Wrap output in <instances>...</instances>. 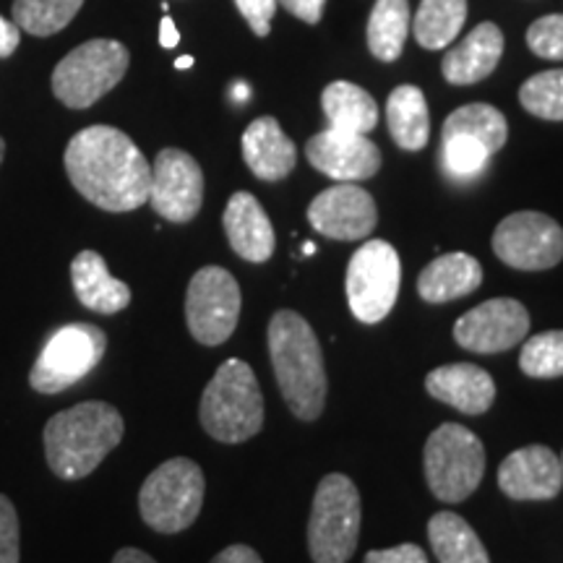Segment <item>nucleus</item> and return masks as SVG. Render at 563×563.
<instances>
[{
	"instance_id": "1",
	"label": "nucleus",
	"mask_w": 563,
	"mask_h": 563,
	"mask_svg": "<svg viewBox=\"0 0 563 563\" xmlns=\"http://www.w3.org/2000/svg\"><path fill=\"white\" fill-rule=\"evenodd\" d=\"M70 186L95 207L123 214L150 201L152 165L129 133L89 125L68 141L63 154Z\"/></svg>"
},
{
	"instance_id": "2",
	"label": "nucleus",
	"mask_w": 563,
	"mask_h": 563,
	"mask_svg": "<svg viewBox=\"0 0 563 563\" xmlns=\"http://www.w3.org/2000/svg\"><path fill=\"white\" fill-rule=\"evenodd\" d=\"M125 422L118 407L81 402L47 420L42 431L47 467L60 481H84L123 441Z\"/></svg>"
},
{
	"instance_id": "3",
	"label": "nucleus",
	"mask_w": 563,
	"mask_h": 563,
	"mask_svg": "<svg viewBox=\"0 0 563 563\" xmlns=\"http://www.w3.org/2000/svg\"><path fill=\"white\" fill-rule=\"evenodd\" d=\"M269 357L279 391L295 418L319 420L327 405V368L319 336L295 311H277L269 321Z\"/></svg>"
},
{
	"instance_id": "4",
	"label": "nucleus",
	"mask_w": 563,
	"mask_h": 563,
	"mask_svg": "<svg viewBox=\"0 0 563 563\" xmlns=\"http://www.w3.org/2000/svg\"><path fill=\"white\" fill-rule=\"evenodd\" d=\"M201 428L220 443H243L264 428V397L256 373L238 357L217 368L199 405Z\"/></svg>"
},
{
	"instance_id": "5",
	"label": "nucleus",
	"mask_w": 563,
	"mask_h": 563,
	"mask_svg": "<svg viewBox=\"0 0 563 563\" xmlns=\"http://www.w3.org/2000/svg\"><path fill=\"white\" fill-rule=\"evenodd\" d=\"M207 481L203 470L188 456L162 462L139 490L144 525L159 534H178L199 519Z\"/></svg>"
},
{
	"instance_id": "6",
	"label": "nucleus",
	"mask_w": 563,
	"mask_h": 563,
	"mask_svg": "<svg viewBox=\"0 0 563 563\" xmlns=\"http://www.w3.org/2000/svg\"><path fill=\"white\" fill-rule=\"evenodd\" d=\"M361 493L347 475L332 473L319 483L308 519L313 563H347L361 540Z\"/></svg>"
},
{
	"instance_id": "7",
	"label": "nucleus",
	"mask_w": 563,
	"mask_h": 563,
	"mask_svg": "<svg viewBox=\"0 0 563 563\" xmlns=\"http://www.w3.org/2000/svg\"><path fill=\"white\" fill-rule=\"evenodd\" d=\"M422 470L439 501L460 504L473 496L485 475L483 441L460 422H443L428 435Z\"/></svg>"
},
{
	"instance_id": "8",
	"label": "nucleus",
	"mask_w": 563,
	"mask_h": 563,
	"mask_svg": "<svg viewBox=\"0 0 563 563\" xmlns=\"http://www.w3.org/2000/svg\"><path fill=\"white\" fill-rule=\"evenodd\" d=\"M131 55L118 40H89L53 70V95L70 110H87L123 81Z\"/></svg>"
},
{
	"instance_id": "9",
	"label": "nucleus",
	"mask_w": 563,
	"mask_h": 563,
	"mask_svg": "<svg viewBox=\"0 0 563 563\" xmlns=\"http://www.w3.org/2000/svg\"><path fill=\"white\" fill-rule=\"evenodd\" d=\"M108 350V334L95 323H66L47 336L30 371V386L40 394H60L87 378Z\"/></svg>"
},
{
	"instance_id": "10",
	"label": "nucleus",
	"mask_w": 563,
	"mask_h": 563,
	"mask_svg": "<svg viewBox=\"0 0 563 563\" xmlns=\"http://www.w3.org/2000/svg\"><path fill=\"white\" fill-rule=\"evenodd\" d=\"M402 285V262L391 243L368 241L352 253L347 266V302L361 323H378L391 313Z\"/></svg>"
},
{
	"instance_id": "11",
	"label": "nucleus",
	"mask_w": 563,
	"mask_h": 563,
	"mask_svg": "<svg viewBox=\"0 0 563 563\" xmlns=\"http://www.w3.org/2000/svg\"><path fill=\"white\" fill-rule=\"evenodd\" d=\"M241 285L222 266H203L188 282L186 323L203 347H220L241 319Z\"/></svg>"
},
{
	"instance_id": "12",
	"label": "nucleus",
	"mask_w": 563,
	"mask_h": 563,
	"mask_svg": "<svg viewBox=\"0 0 563 563\" xmlns=\"http://www.w3.org/2000/svg\"><path fill=\"white\" fill-rule=\"evenodd\" d=\"M493 251L511 269H553L563 258V230L543 211H514L493 232Z\"/></svg>"
},
{
	"instance_id": "13",
	"label": "nucleus",
	"mask_w": 563,
	"mask_h": 563,
	"mask_svg": "<svg viewBox=\"0 0 563 563\" xmlns=\"http://www.w3.org/2000/svg\"><path fill=\"white\" fill-rule=\"evenodd\" d=\"M150 203L162 220L186 224L201 211L203 173L191 154L162 150L152 165Z\"/></svg>"
},
{
	"instance_id": "14",
	"label": "nucleus",
	"mask_w": 563,
	"mask_h": 563,
	"mask_svg": "<svg viewBox=\"0 0 563 563\" xmlns=\"http://www.w3.org/2000/svg\"><path fill=\"white\" fill-rule=\"evenodd\" d=\"M527 332H530V313L514 298L485 300L454 323L456 344L477 355H496L517 347L527 340Z\"/></svg>"
},
{
	"instance_id": "15",
	"label": "nucleus",
	"mask_w": 563,
	"mask_h": 563,
	"mask_svg": "<svg viewBox=\"0 0 563 563\" xmlns=\"http://www.w3.org/2000/svg\"><path fill=\"white\" fill-rule=\"evenodd\" d=\"M308 222L319 235L332 241H363L376 230L378 209L373 196L357 183H336L311 201Z\"/></svg>"
},
{
	"instance_id": "16",
	"label": "nucleus",
	"mask_w": 563,
	"mask_h": 563,
	"mask_svg": "<svg viewBox=\"0 0 563 563\" xmlns=\"http://www.w3.org/2000/svg\"><path fill=\"white\" fill-rule=\"evenodd\" d=\"M306 157L336 183H361L382 170V152L365 133L327 129L308 139Z\"/></svg>"
},
{
	"instance_id": "17",
	"label": "nucleus",
	"mask_w": 563,
	"mask_h": 563,
	"mask_svg": "<svg viewBox=\"0 0 563 563\" xmlns=\"http://www.w3.org/2000/svg\"><path fill=\"white\" fill-rule=\"evenodd\" d=\"M498 488L514 501H551L563 488L561 460L548 446H525L498 467Z\"/></svg>"
},
{
	"instance_id": "18",
	"label": "nucleus",
	"mask_w": 563,
	"mask_h": 563,
	"mask_svg": "<svg viewBox=\"0 0 563 563\" xmlns=\"http://www.w3.org/2000/svg\"><path fill=\"white\" fill-rule=\"evenodd\" d=\"M224 235H228L230 249L251 264L269 262L277 238L269 214H266L262 201L249 191H238L230 196L228 207L222 214Z\"/></svg>"
},
{
	"instance_id": "19",
	"label": "nucleus",
	"mask_w": 563,
	"mask_h": 563,
	"mask_svg": "<svg viewBox=\"0 0 563 563\" xmlns=\"http://www.w3.org/2000/svg\"><path fill=\"white\" fill-rule=\"evenodd\" d=\"M426 391L464 415H483L496 402V384L490 373L473 363L441 365L431 371L426 378Z\"/></svg>"
},
{
	"instance_id": "20",
	"label": "nucleus",
	"mask_w": 563,
	"mask_h": 563,
	"mask_svg": "<svg viewBox=\"0 0 563 563\" xmlns=\"http://www.w3.org/2000/svg\"><path fill=\"white\" fill-rule=\"evenodd\" d=\"M501 55L504 32L496 24H490V21H483L454 51L443 55L441 74L454 87H470V84L488 79L493 70H496L498 60H501Z\"/></svg>"
},
{
	"instance_id": "21",
	"label": "nucleus",
	"mask_w": 563,
	"mask_h": 563,
	"mask_svg": "<svg viewBox=\"0 0 563 563\" xmlns=\"http://www.w3.org/2000/svg\"><path fill=\"white\" fill-rule=\"evenodd\" d=\"M243 159L258 180L277 183L295 170L298 150L277 118H256L243 133Z\"/></svg>"
},
{
	"instance_id": "22",
	"label": "nucleus",
	"mask_w": 563,
	"mask_h": 563,
	"mask_svg": "<svg viewBox=\"0 0 563 563\" xmlns=\"http://www.w3.org/2000/svg\"><path fill=\"white\" fill-rule=\"evenodd\" d=\"M70 285L76 298L89 311L112 316L131 306V287L112 277L108 264L97 251L76 253L70 262Z\"/></svg>"
},
{
	"instance_id": "23",
	"label": "nucleus",
	"mask_w": 563,
	"mask_h": 563,
	"mask_svg": "<svg viewBox=\"0 0 563 563\" xmlns=\"http://www.w3.org/2000/svg\"><path fill=\"white\" fill-rule=\"evenodd\" d=\"M483 282V266L470 253H443L418 277V292L426 302H452L475 292Z\"/></svg>"
},
{
	"instance_id": "24",
	"label": "nucleus",
	"mask_w": 563,
	"mask_h": 563,
	"mask_svg": "<svg viewBox=\"0 0 563 563\" xmlns=\"http://www.w3.org/2000/svg\"><path fill=\"white\" fill-rule=\"evenodd\" d=\"M386 123L391 139L405 152H420L431 139V115L422 89L402 84L386 100Z\"/></svg>"
},
{
	"instance_id": "25",
	"label": "nucleus",
	"mask_w": 563,
	"mask_h": 563,
	"mask_svg": "<svg viewBox=\"0 0 563 563\" xmlns=\"http://www.w3.org/2000/svg\"><path fill=\"white\" fill-rule=\"evenodd\" d=\"M321 108L329 129L368 133L378 123V104L368 91L352 81H332L321 95Z\"/></svg>"
},
{
	"instance_id": "26",
	"label": "nucleus",
	"mask_w": 563,
	"mask_h": 563,
	"mask_svg": "<svg viewBox=\"0 0 563 563\" xmlns=\"http://www.w3.org/2000/svg\"><path fill=\"white\" fill-rule=\"evenodd\" d=\"M428 540L439 563H490L483 540L454 511L433 514L428 522Z\"/></svg>"
},
{
	"instance_id": "27",
	"label": "nucleus",
	"mask_w": 563,
	"mask_h": 563,
	"mask_svg": "<svg viewBox=\"0 0 563 563\" xmlns=\"http://www.w3.org/2000/svg\"><path fill=\"white\" fill-rule=\"evenodd\" d=\"M410 3L407 0H376L368 30V51L382 63H394L402 55L407 32H410Z\"/></svg>"
},
{
	"instance_id": "28",
	"label": "nucleus",
	"mask_w": 563,
	"mask_h": 563,
	"mask_svg": "<svg viewBox=\"0 0 563 563\" xmlns=\"http://www.w3.org/2000/svg\"><path fill=\"white\" fill-rule=\"evenodd\" d=\"M446 136H467L483 144L488 154L501 152L509 139V123H506L504 112L496 110L493 104L473 102L464 108L454 110L452 115L443 121L441 139Z\"/></svg>"
},
{
	"instance_id": "29",
	"label": "nucleus",
	"mask_w": 563,
	"mask_h": 563,
	"mask_svg": "<svg viewBox=\"0 0 563 563\" xmlns=\"http://www.w3.org/2000/svg\"><path fill=\"white\" fill-rule=\"evenodd\" d=\"M467 21V0H422L412 21L415 40L426 51H441L456 40Z\"/></svg>"
},
{
	"instance_id": "30",
	"label": "nucleus",
	"mask_w": 563,
	"mask_h": 563,
	"mask_svg": "<svg viewBox=\"0 0 563 563\" xmlns=\"http://www.w3.org/2000/svg\"><path fill=\"white\" fill-rule=\"evenodd\" d=\"M84 0H13L11 21L34 37H51L66 30Z\"/></svg>"
},
{
	"instance_id": "31",
	"label": "nucleus",
	"mask_w": 563,
	"mask_h": 563,
	"mask_svg": "<svg viewBox=\"0 0 563 563\" xmlns=\"http://www.w3.org/2000/svg\"><path fill=\"white\" fill-rule=\"evenodd\" d=\"M519 102L534 118L563 121V68L543 70L527 79L519 89Z\"/></svg>"
},
{
	"instance_id": "32",
	"label": "nucleus",
	"mask_w": 563,
	"mask_h": 563,
	"mask_svg": "<svg viewBox=\"0 0 563 563\" xmlns=\"http://www.w3.org/2000/svg\"><path fill=\"white\" fill-rule=\"evenodd\" d=\"M519 368L530 378L563 376V332H543L527 340L519 355Z\"/></svg>"
},
{
	"instance_id": "33",
	"label": "nucleus",
	"mask_w": 563,
	"mask_h": 563,
	"mask_svg": "<svg viewBox=\"0 0 563 563\" xmlns=\"http://www.w3.org/2000/svg\"><path fill=\"white\" fill-rule=\"evenodd\" d=\"M493 154H488L483 144L467 136H446L441 139V165L449 178L473 180L485 173Z\"/></svg>"
},
{
	"instance_id": "34",
	"label": "nucleus",
	"mask_w": 563,
	"mask_h": 563,
	"mask_svg": "<svg viewBox=\"0 0 563 563\" xmlns=\"http://www.w3.org/2000/svg\"><path fill=\"white\" fill-rule=\"evenodd\" d=\"M527 45L538 58L563 60V13L532 21L527 30Z\"/></svg>"
},
{
	"instance_id": "35",
	"label": "nucleus",
	"mask_w": 563,
	"mask_h": 563,
	"mask_svg": "<svg viewBox=\"0 0 563 563\" xmlns=\"http://www.w3.org/2000/svg\"><path fill=\"white\" fill-rule=\"evenodd\" d=\"M21 559V527L16 506L0 493V563H19Z\"/></svg>"
},
{
	"instance_id": "36",
	"label": "nucleus",
	"mask_w": 563,
	"mask_h": 563,
	"mask_svg": "<svg viewBox=\"0 0 563 563\" xmlns=\"http://www.w3.org/2000/svg\"><path fill=\"white\" fill-rule=\"evenodd\" d=\"M238 11L249 21L251 32L256 37H266L272 32V19L277 11V0H235Z\"/></svg>"
},
{
	"instance_id": "37",
	"label": "nucleus",
	"mask_w": 563,
	"mask_h": 563,
	"mask_svg": "<svg viewBox=\"0 0 563 563\" xmlns=\"http://www.w3.org/2000/svg\"><path fill=\"white\" fill-rule=\"evenodd\" d=\"M363 563H428V555L422 553L420 545L402 543L386 551H371Z\"/></svg>"
},
{
	"instance_id": "38",
	"label": "nucleus",
	"mask_w": 563,
	"mask_h": 563,
	"mask_svg": "<svg viewBox=\"0 0 563 563\" xmlns=\"http://www.w3.org/2000/svg\"><path fill=\"white\" fill-rule=\"evenodd\" d=\"M282 9H287L292 16H298L306 24H319L323 16V5L327 0H277Z\"/></svg>"
},
{
	"instance_id": "39",
	"label": "nucleus",
	"mask_w": 563,
	"mask_h": 563,
	"mask_svg": "<svg viewBox=\"0 0 563 563\" xmlns=\"http://www.w3.org/2000/svg\"><path fill=\"white\" fill-rule=\"evenodd\" d=\"M209 563H264V561L251 545H230L224 548L222 553H217Z\"/></svg>"
},
{
	"instance_id": "40",
	"label": "nucleus",
	"mask_w": 563,
	"mask_h": 563,
	"mask_svg": "<svg viewBox=\"0 0 563 563\" xmlns=\"http://www.w3.org/2000/svg\"><path fill=\"white\" fill-rule=\"evenodd\" d=\"M21 42V30L13 21L0 16V58H11Z\"/></svg>"
},
{
	"instance_id": "41",
	"label": "nucleus",
	"mask_w": 563,
	"mask_h": 563,
	"mask_svg": "<svg viewBox=\"0 0 563 563\" xmlns=\"http://www.w3.org/2000/svg\"><path fill=\"white\" fill-rule=\"evenodd\" d=\"M178 42H180V34L175 30V21L170 16H165L159 24V45L167 47V51H173Z\"/></svg>"
},
{
	"instance_id": "42",
	"label": "nucleus",
	"mask_w": 563,
	"mask_h": 563,
	"mask_svg": "<svg viewBox=\"0 0 563 563\" xmlns=\"http://www.w3.org/2000/svg\"><path fill=\"white\" fill-rule=\"evenodd\" d=\"M112 563H157V561H154L150 553L139 551V548H121V551L115 553V559H112Z\"/></svg>"
},
{
	"instance_id": "43",
	"label": "nucleus",
	"mask_w": 563,
	"mask_h": 563,
	"mask_svg": "<svg viewBox=\"0 0 563 563\" xmlns=\"http://www.w3.org/2000/svg\"><path fill=\"white\" fill-rule=\"evenodd\" d=\"M232 97H235L238 102L249 100V87H245V84H235V89H232Z\"/></svg>"
},
{
	"instance_id": "44",
	"label": "nucleus",
	"mask_w": 563,
	"mask_h": 563,
	"mask_svg": "<svg viewBox=\"0 0 563 563\" xmlns=\"http://www.w3.org/2000/svg\"><path fill=\"white\" fill-rule=\"evenodd\" d=\"M191 66H194L191 55H183V58L175 60V68H180V70H186V68H191Z\"/></svg>"
},
{
	"instance_id": "45",
	"label": "nucleus",
	"mask_w": 563,
	"mask_h": 563,
	"mask_svg": "<svg viewBox=\"0 0 563 563\" xmlns=\"http://www.w3.org/2000/svg\"><path fill=\"white\" fill-rule=\"evenodd\" d=\"M313 251H316V245H313V243H306V245H302V253H306V256H311Z\"/></svg>"
},
{
	"instance_id": "46",
	"label": "nucleus",
	"mask_w": 563,
	"mask_h": 563,
	"mask_svg": "<svg viewBox=\"0 0 563 563\" xmlns=\"http://www.w3.org/2000/svg\"><path fill=\"white\" fill-rule=\"evenodd\" d=\"M3 157H5V141L0 139V165H3Z\"/></svg>"
},
{
	"instance_id": "47",
	"label": "nucleus",
	"mask_w": 563,
	"mask_h": 563,
	"mask_svg": "<svg viewBox=\"0 0 563 563\" xmlns=\"http://www.w3.org/2000/svg\"><path fill=\"white\" fill-rule=\"evenodd\" d=\"M561 467H563V456H561Z\"/></svg>"
}]
</instances>
